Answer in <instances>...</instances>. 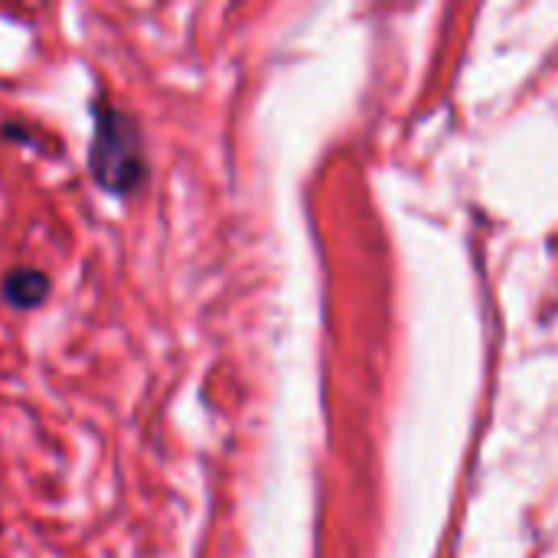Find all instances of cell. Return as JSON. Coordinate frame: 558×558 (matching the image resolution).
<instances>
[{
  "label": "cell",
  "mask_w": 558,
  "mask_h": 558,
  "mask_svg": "<svg viewBox=\"0 0 558 558\" xmlns=\"http://www.w3.org/2000/svg\"><path fill=\"white\" fill-rule=\"evenodd\" d=\"M88 173L108 196H134L150 177L147 144L137 118L105 95L92 98V141H88Z\"/></svg>",
  "instance_id": "obj_1"
},
{
  "label": "cell",
  "mask_w": 558,
  "mask_h": 558,
  "mask_svg": "<svg viewBox=\"0 0 558 558\" xmlns=\"http://www.w3.org/2000/svg\"><path fill=\"white\" fill-rule=\"evenodd\" d=\"M49 291H52L49 275L39 271V268H13L0 281V301L10 311H20V314L43 307L46 298H49Z\"/></svg>",
  "instance_id": "obj_2"
}]
</instances>
